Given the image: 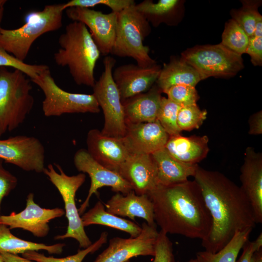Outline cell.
Listing matches in <instances>:
<instances>
[{
    "mask_svg": "<svg viewBox=\"0 0 262 262\" xmlns=\"http://www.w3.org/2000/svg\"><path fill=\"white\" fill-rule=\"evenodd\" d=\"M194 177L212 218L210 231L201 240L206 251L217 252L237 231L255 227L253 209L240 187L223 174L199 166Z\"/></svg>",
    "mask_w": 262,
    "mask_h": 262,
    "instance_id": "6da1fadb",
    "label": "cell"
},
{
    "mask_svg": "<svg viewBox=\"0 0 262 262\" xmlns=\"http://www.w3.org/2000/svg\"><path fill=\"white\" fill-rule=\"evenodd\" d=\"M147 196L161 230L191 239H204L212 226L211 214L195 181L158 185Z\"/></svg>",
    "mask_w": 262,
    "mask_h": 262,
    "instance_id": "7a4b0ae2",
    "label": "cell"
},
{
    "mask_svg": "<svg viewBox=\"0 0 262 262\" xmlns=\"http://www.w3.org/2000/svg\"><path fill=\"white\" fill-rule=\"evenodd\" d=\"M58 44L53 56L56 64L67 67L77 84L93 87L94 69L101 54L86 26L76 21L67 24Z\"/></svg>",
    "mask_w": 262,
    "mask_h": 262,
    "instance_id": "3957f363",
    "label": "cell"
},
{
    "mask_svg": "<svg viewBox=\"0 0 262 262\" xmlns=\"http://www.w3.org/2000/svg\"><path fill=\"white\" fill-rule=\"evenodd\" d=\"M64 11L62 3L47 5L41 11L27 13L24 17L25 23L20 27L1 29L0 49L24 62L38 38L62 27Z\"/></svg>",
    "mask_w": 262,
    "mask_h": 262,
    "instance_id": "277c9868",
    "label": "cell"
},
{
    "mask_svg": "<svg viewBox=\"0 0 262 262\" xmlns=\"http://www.w3.org/2000/svg\"><path fill=\"white\" fill-rule=\"evenodd\" d=\"M22 71L0 67V132L18 127L32 110L34 99L31 80Z\"/></svg>",
    "mask_w": 262,
    "mask_h": 262,
    "instance_id": "5b68a950",
    "label": "cell"
},
{
    "mask_svg": "<svg viewBox=\"0 0 262 262\" xmlns=\"http://www.w3.org/2000/svg\"><path fill=\"white\" fill-rule=\"evenodd\" d=\"M136 3L117 13L115 37L111 52L120 57H131L137 65L147 67L156 64L144 41L151 32L150 24L135 8Z\"/></svg>",
    "mask_w": 262,
    "mask_h": 262,
    "instance_id": "8992f818",
    "label": "cell"
},
{
    "mask_svg": "<svg viewBox=\"0 0 262 262\" xmlns=\"http://www.w3.org/2000/svg\"><path fill=\"white\" fill-rule=\"evenodd\" d=\"M31 81L44 93L42 110L47 117L59 116L66 114L98 113L100 111L93 94L72 93L64 90L55 82L49 68Z\"/></svg>",
    "mask_w": 262,
    "mask_h": 262,
    "instance_id": "52a82bcc",
    "label": "cell"
},
{
    "mask_svg": "<svg viewBox=\"0 0 262 262\" xmlns=\"http://www.w3.org/2000/svg\"><path fill=\"white\" fill-rule=\"evenodd\" d=\"M103 62L104 70L92 87L93 94L104 115V123L101 131L108 136L123 137L127 128L124 107L113 78L116 60L112 56H106Z\"/></svg>",
    "mask_w": 262,
    "mask_h": 262,
    "instance_id": "ba28073f",
    "label": "cell"
},
{
    "mask_svg": "<svg viewBox=\"0 0 262 262\" xmlns=\"http://www.w3.org/2000/svg\"><path fill=\"white\" fill-rule=\"evenodd\" d=\"M59 170L56 172L51 164L45 168L43 173L59 191L63 200L65 212L68 226L66 232L55 236V240L73 238L78 242L80 248H85L92 243L87 235L81 217L75 203L76 192L85 180L86 176L82 173L74 176L66 175L62 167L54 164Z\"/></svg>",
    "mask_w": 262,
    "mask_h": 262,
    "instance_id": "9c48e42d",
    "label": "cell"
},
{
    "mask_svg": "<svg viewBox=\"0 0 262 262\" xmlns=\"http://www.w3.org/2000/svg\"><path fill=\"white\" fill-rule=\"evenodd\" d=\"M180 59L194 67L203 80L210 77H229L243 67L242 55L221 43L196 46L181 53Z\"/></svg>",
    "mask_w": 262,
    "mask_h": 262,
    "instance_id": "30bf717a",
    "label": "cell"
},
{
    "mask_svg": "<svg viewBox=\"0 0 262 262\" xmlns=\"http://www.w3.org/2000/svg\"><path fill=\"white\" fill-rule=\"evenodd\" d=\"M73 161L77 170L87 173L91 180L87 196L78 209L80 215L84 213L89 206L92 196L97 194L98 189L102 187H110L113 191L123 195L133 190L130 184L118 173L99 164L92 157L87 149L81 148L77 150L74 154Z\"/></svg>",
    "mask_w": 262,
    "mask_h": 262,
    "instance_id": "8fae6325",
    "label": "cell"
},
{
    "mask_svg": "<svg viewBox=\"0 0 262 262\" xmlns=\"http://www.w3.org/2000/svg\"><path fill=\"white\" fill-rule=\"evenodd\" d=\"M0 159L26 171L43 172L45 150L33 136L17 135L0 139Z\"/></svg>",
    "mask_w": 262,
    "mask_h": 262,
    "instance_id": "7c38bea8",
    "label": "cell"
},
{
    "mask_svg": "<svg viewBox=\"0 0 262 262\" xmlns=\"http://www.w3.org/2000/svg\"><path fill=\"white\" fill-rule=\"evenodd\" d=\"M142 231L136 237H114L109 246L93 262H126L134 257L154 256L155 245L158 235L156 226L144 222Z\"/></svg>",
    "mask_w": 262,
    "mask_h": 262,
    "instance_id": "4fadbf2b",
    "label": "cell"
},
{
    "mask_svg": "<svg viewBox=\"0 0 262 262\" xmlns=\"http://www.w3.org/2000/svg\"><path fill=\"white\" fill-rule=\"evenodd\" d=\"M65 11L69 19L86 26L101 54L106 56L111 53L115 37L117 13L105 14L82 7L68 8Z\"/></svg>",
    "mask_w": 262,
    "mask_h": 262,
    "instance_id": "5bb4252c",
    "label": "cell"
},
{
    "mask_svg": "<svg viewBox=\"0 0 262 262\" xmlns=\"http://www.w3.org/2000/svg\"><path fill=\"white\" fill-rule=\"evenodd\" d=\"M26 207L22 211L12 212L8 215H0V224L10 229H21L28 231L37 237H45L49 231V222L61 217L65 210L60 208L46 209L41 207L34 200L33 193H29L26 198Z\"/></svg>",
    "mask_w": 262,
    "mask_h": 262,
    "instance_id": "9a60e30c",
    "label": "cell"
},
{
    "mask_svg": "<svg viewBox=\"0 0 262 262\" xmlns=\"http://www.w3.org/2000/svg\"><path fill=\"white\" fill-rule=\"evenodd\" d=\"M86 144L87 150L94 160L117 173L132 153L124 137L108 136L96 129L88 131Z\"/></svg>",
    "mask_w": 262,
    "mask_h": 262,
    "instance_id": "2e32d148",
    "label": "cell"
},
{
    "mask_svg": "<svg viewBox=\"0 0 262 262\" xmlns=\"http://www.w3.org/2000/svg\"><path fill=\"white\" fill-rule=\"evenodd\" d=\"M161 70L156 64L147 67L133 64L117 66L113 71V78L121 101L148 91L156 83Z\"/></svg>",
    "mask_w": 262,
    "mask_h": 262,
    "instance_id": "e0dca14e",
    "label": "cell"
},
{
    "mask_svg": "<svg viewBox=\"0 0 262 262\" xmlns=\"http://www.w3.org/2000/svg\"><path fill=\"white\" fill-rule=\"evenodd\" d=\"M118 173L138 195H147L158 185L156 166L151 154L131 153Z\"/></svg>",
    "mask_w": 262,
    "mask_h": 262,
    "instance_id": "ac0fdd59",
    "label": "cell"
},
{
    "mask_svg": "<svg viewBox=\"0 0 262 262\" xmlns=\"http://www.w3.org/2000/svg\"><path fill=\"white\" fill-rule=\"evenodd\" d=\"M240 176V187L253 209L256 224L262 222V154L252 147L246 150Z\"/></svg>",
    "mask_w": 262,
    "mask_h": 262,
    "instance_id": "d6986e66",
    "label": "cell"
},
{
    "mask_svg": "<svg viewBox=\"0 0 262 262\" xmlns=\"http://www.w3.org/2000/svg\"><path fill=\"white\" fill-rule=\"evenodd\" d=\"M126 127L124 137L132 153L152 154L164 148L169 137L158 120Z\"/></svg>",
    "mask_w": 262,
    "mask_h": 262,
    "instance_id": "ffe728a7",
    "label": "cell"
},
{
    "mask_svg": "<svg viewBox=\"0 0 262 262\" xmlns=\"http://www.w3.org/2000/svg\"><path fill=\"white\" fill-rule=\"evenodd\" d=\"M108 212L134 221L140 217L150 226H156L154 218L153 204L147 195H138L133 190L126 195L116 193L105 204Z\"/></svg>",
    "mask_w": 262,
    "mask_h": 262,
    "instance_id": "44dd1931",
    "label": "cell"
},
{
    "mask_svg": "<svg viewBox=\"0 0 262 262\" xmlns=\"http://www.w3.org/2000/svg\"><path fill=\"white\" fill-rule=\"evenodd\" d=\"M162 93L155 84L147 92L122 101L126 124L151 122L157 120Z\"/></svg>",
    "mask_w": 262,
    "mask_h": 262,
    "instance_id": "7402d4cb",
    "label": "cell"
},
{
    "mask_svg": "<svg viewBox=\"0 0 262 262\" xmlns=\"http://www.w3.org/2000/svg\"><path fill=\"white\" fill-rule=\"evenodd\" d=\"M207 136L185 137L180 134L169 136L164 148L176 160L184 163L197 164L209 151Z\"/></svg>",
    "mask_w": 262,
    "mask_h": 262,
    "instance_id": "603a6c76",
    "label": "cell"
},
{
    "mask_svg": "<svg viewBox=\"0 0 262 262\" xmlns=\"http://www.w3.org/2000/svg\"><path fill=\"white\" fill-rule=\"evenodd\" d=\"M157 169V185H169L185 181L194 176L198 167L197 164L180 162L164 148L151 154Z\"/></svg>",
    "mask_w": 262,
    "mask_h": 262,
    "instance_id": "cb8c5ba5",
    "label": "cell"
},
{
    "mask_svg": "<svg viewBox=\"0 0 262 262\" xmlns=\"http://www.w3.org/2000/svg\"><path fill=\"white\" fill-rule=\"evenodd\" d=\"M201 80L199 73L192 66L180 58H172L168 64L161 68L156 84L162 92L164 93L171 87L180 84L195 87Z\"/></svg>",
    "mask_w": 262,
    "mask_h": 262,
    "instance_id": "d4e9b609",
    "label": "cell"
},
{
    "mask_svg": "<svg viewBox=\"0 0 262 262\" xmlns=\"http://www.w3.org/2000/svg\"><path fill=\"white\" fill-rule=\"evenodd\" d=\"M84 227L91 225H100L128 233L131 238L137 237L141 232L142 227L134 222L121 218L106 211L100 201L84 213L81 216Z\"/></svg>",
    "mask_w": 262,
    "mask_h": 262,
    "instance_id": "484cf974",
    "label": "cell"
},
{
    "mask_svg": "<svg viewBox=\"0 0 262 262\" xmlns=\"http://www.w3.org/2000/svg\"><path fill=\"white\" fill-rule=\"evenodd\" d=\"M65 245L64 243L48 245L23 240L13 235L7 226L0 224V253L17 255L28 251L45 250L49 254H60Z\"/></svg>",
    "mask_w": 262,
    "mask_h": 262,
    "instance_id": "4316f807",
    "label": "cell"
},
{
    "mask_svg": "<svg viewBox=\"0 0 262 262\" xmlns=\"http://www.w3.org/2000/svg\"><path fill=\"white\" fill-rule=\"evenodd\" d=\"M179 3L178 0H160L156 2L145 0L135 6L150 24L157 26L162 22H172Z\"/></svg>",
    "mask_w": 262,
    "mask_h": 262,
    "instance_id": "83f0119b",
    "label": "cell"
},
{
    "mask_svg": "<svg viewBox=\"0 0 262 262\" xmlns=\"http://www.w3.org/2000/svg\"><path fill=\"white\" fill-rule=\"evenodd\" d=\"M253 229L237 231L230 241L215 253L206 250L196 253L198 262H236L237 256L245 243L248 241Z\"/></svg>",
    "mask_w": 262,
    "mask_h": 262,
    "instance_id": "f1b7e54d",
    "label": "cell"
},
{
    "mask_svg": "<svg viewBox=\"0 0 262 262\" xmlns=\"http://www.w3.org/2000/svg\"><path fill=\"white\" fill-rule=\"evenodd\" d=\"M108 235L107 232H102L98 239L88 247L79 250L75 254L64 258L46 256L36 251H28L22 255L23 257L36 262H82L88 254L95 252L107 242Z\"/></svg>",
    "mask_w": 262,
    "mask_h": 262,
    "instance_id": "f546056e",
    "label": "cell"
},
{
    "mask_svg": "<svg viewBox=\"0 0 262 262\" xmlns=\"http://www.w3.org/2000/svg\"><path fill=\"white\" fill-rule=\"evenodd\" d=\"M249 37L233 19L226 23L221 44L234 52L242 55L246 53Z\"/></svg>",
    "mask_w": 262,
    "mask_h": 262,
    "instance_id": "4dcf8cb0",
    "label": "cell"
},
{
    "mask_svg": "<svg viewBox=\"0 0 262 262\" xmlns=\"http://www.w3.org/2000/svg\"><path fill=\"white\" fill-rule=\"evenodd\" d=\"M181 107L170 99L162 97L157 120L169 135L180 134L178 126L177 118Z\"/></svg>",
    "mask_w": 262,
    "mask_h": 262,
    "instance_id": "1f68e13d",
    "label": "cell"
},
{
    "mask_svg": "<svg viewBox=\"0 0 262 262\" xmlns=\"http://www.w3.org/2000/svg\"><path fill=\"white\" fill-rule=\"evenodd\" d=\"M242 3L243 7L240 9L232 10V19L242 28L249 37H251L253 35L255 30L259 2L244 0Z\"/></svg>",
    "mask_w": 262,
    "mask_h": 262,
    "instance_id": "d6a6232c",
    "label": "cell"
},
{
    "mask_svg": "<svg viewBox=\"0 0 262 262\" xmlns=\"http://www.w3.org/2000/svg\"><path fill=\"white\" fill-rule=\"evenodd\" d=\"M207 115L206 110H200L196 104L181 107L177 118L180 131H191L199 128L206 119Z\"/></svg>",
    "mask_w": 262,
    "mask_h": 262,
    "instance_id": "836d02e7",
    "label": "cell"
},
{
    "mask_svg": "<svg viewBox=\"0 0 262 262\" xmlns=\"http://www.w3.org/2000/svg\"><path fill=\"white\" fill-rule=\"evenodd\" d=\"M12 67L17 69L30 77L36 78L45 69L49 68L45 65H32L21 61L4 50L0 49V67Z\"/></svg>",
    "mask_w": 262,
    "mask_h": 262,
    "instance_id": "e575fe53",
    "label": "cell"
},
{
    "mask_svg": "<svg viewBox=\"0 0 262 262\" xmlns=\"http://www.w3.org/2000/svg\"><path fill=\"white\" fill-rule=\"evenodd\" d=\"M135 3L133 0H71L63 3V8L71 7L90 8L98 5L108 7L112 12L118 13Z\"/></svg>",
    "mask_w": 262,
    "mask_h": 262,
    "instance_id": "d590c367",
    "label": "cell"
},
{
    "mask_svg": "<svg viewBox=\"0 0 262 262\" xmlns=\"http://www.w3.org/2000/svg\"><path fill=\"white\" fill-rule=\"evenodd\" d=\"M167 98L181 107L196 104L199 96L195 87L189 85H174L164 92Z\"/></svg>",
    "mask_w": 262,
    "mask_h": 262,
    "instance_id": "8d00e7d4",
    "label": "cell"
},
{
    "mask_svg": "<svg viewBox=\"0 0 262 262\" xmlns=\"http://www.w3.org/2000/svg\"><path fill=\"white\" fill-rule=\"evenodd\" d=\"M154 257L153 262H175L172 243L167 233L161 230L156 241Z\"/></svg>",
    "mask_w": 262,
    "mask_h": 262,
    "instance_id": "74e56055",
    "label": "cell"
},
{
    "mask_svg": "<svg viewBox=\"0 0 262 262\" xmlns=\"http://www.w3.org/2000/svg\"><path fill=\"white\" fill-rule=\"evenodd\" d=\"M3 160L0 159V215L1 204L3 198L9 195L17 184V178L3 166Z\"/></svg>",
    "mask_w": 262,
    "mask_h": 262,
    "instance_id": "f35d334b",
    "label": "cell"
},
{
    "mask_svg": "<svg viewBox=\"0 0 262 262\" xmlns=\"http://www.w3.org/2000/svg\"><path fill=\"white\" fill-rule=\"evenodd\" d=\"M246 53L251 57L254 66H261L262 64V37L252 36L249 38V42Z\"/></svg>",
    "mask_w": 262,
    "mask_h": 262,
    "instance_id": "ab89813d",
    "label": "cell"
},
{
    "mask_svg": "<svg viewBox=\"0 0 262 262\" xmlns=\"http://www.w3.org/2000/svg\"><path fill=\"white\" fill-rule=\"evenodd\" d=\"M250 135H259L262 133V112L259 111L252 115L248 120Z\"/></svg>",
    "mask_w": 262,
    "mask_h": 262,
    "instance_id": "60d3db41",
    "label": "cell"
},
{
    "mask_svg": "<svg viewBox=\"0 0 262 262\" xmlns=\"http://www.w3.org/2000/svg\"><path fill=\"white\" fill-rule=\"evenodd\" d=\"M243 252L241 257L236 262H251L253 254L259 249L253 242L247 241L243 247Z\"/></svg>",
    "mask_w": 262,
    "mask_h": 262,
    "instance_id": "b9f144b4",
    "label": "cell"
},
{
    "mask_svg": "<svg viewBox=\"0 0 262 262\" xmlns=\"http://www.w3.org/2000/svg\"><path fill=\"white\" fill-rule=\"evenodd\" d=\"M0 255L4 262H34L33 261L16 254L8 253H0Z\"/></svg>",
    "mask_w": 262,
    "mask_h": 262,
    "instance_id": "7bdbcfd3",
    "label": "cell"
},
{
    "mask_svg": "<svg viewBox=\"0 0 262 262\" xmlns=\"http://www.w3.org/2000/svg\"><path fill=\"white\" fill-rule=\"evenodd\" d=\"M253 36L262 37V16L259 12L256 16L255 28Z\"/></svg>",
    "mask_w": 262,
    "mask_h": 262,
    "instance_id": "ee69618b",
    "label": "cell"
},
{
    "mask_svg": "<svg viewBox=\"0 0 262 262\" xmlns=\"http://www.w3.org/2000/svg\"><path fill=\"white\" fill-rule=\"evenodd\" d=\"M251 262H262V249L255 252L252 256Z\"/></svg>",
    "mask_w": 262,
    "mask_h": 262,
    "instance_id": "f6af8a7d",
    "label": "cell"
},
{
    "mask_svg": "<svg viewBox=\"0 0 262 262\" xmlns=\"http://www.w3.org/2000/svg\"><path fill=\"white\" fill-rule=\"evenodd\" d=\"M6 1L7 0H0V32L2 29L1 27V23L3 15L4 6Z\"/></svg>",
    "mask_w": 262,
    "mask_h": 262,
    "instance_id": "bcb514c9",
    "label": "cell"
},
{
    "mask_svg": "<svg viewBox=\"0 0 262 262\" xmlns=\"http://www.w3.org/2000/svg\"><path fill=\"white\" fill-rule=\"evenodd\" d=\"M187 262H198L197 260L196 259H192L189 260Z\"/></svg>",
    "mask_w": 262,
    "mask_h": 262,
    "instance_id": "7dc6e473",
    "label": "cell"
},
{
    "mask_svg": "<svg viewBox=\"0 0 262 262\" xmlns=\"http://www.w3.org/2000/svg\"><path fill=\"white\" fill-rule=\"evenodd\" d=\"M0 262H4L0 255Z\"/></svg>",
    "mask_w": 262,
    "mask_h": 262,
    "instance_id": "c3c4849f",
    "label": "cell"
},
{
    "mask_svg": "<svg viewBox=\"0 0 262 262\" xmlns=\"http://www.w3.org/2000/svg\"><path fill=\"white\" fill-rule=\"evenodd\" d=\"M1 135V133H0V137Z\"/></svg>",
    "mask_w": 262,
    "mask_h": 262,
    "instance_id": "681fc988",
    "label": "cell"
},
{
    "mask_svg": "<svg viewBox=\"0 0 262 262\" xmlns=\"http://www.w3.org/2000/svg\"><path fill=\"white\" fill-rule=\"evenodd\" d=\"M130 262V261H127V262Z\"/></svg>",
    "mask_w": 262,
    "mask_h": 262,
    "instance_id": "f907efd6",
    "label": "cell"
}]
</instances>
